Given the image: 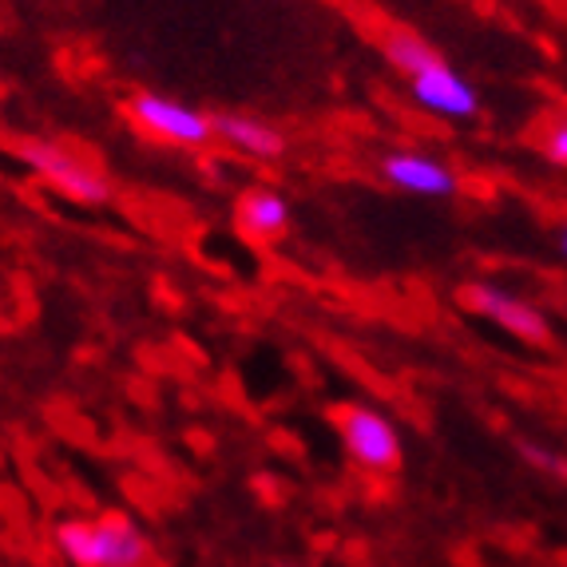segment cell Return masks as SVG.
Segmentation results:
<instances>
[{
  "instance_id": "5",
  "label": "cell",
  "mask_w": 567,
  "mask_h": 567,
  "mask_svg": "<svg viewBox=\"0 0 567 567\" xmlns=\"http://www.w3.org/2000/svg\"><path fill=\"white\" fill-rule=\"evenodd\" d=\"M409 80V95L425 112L441 115V120H473L481 112V95L468 80L456 72L453 64H445V56H433L425 68H416Z\"/></svg>"
},
{
  "instance_id": "9",
  "label": "cell",
  "mask_w": 567,
  "mask_h": 567,
  "mask_svg": "<svg viewBox=\"0 0 567 567\" xmlns=\"http://www.w3.org/2000/svg\"><path fill=\"white\" fill-rule=\"evenodd\" d=\"M210 120H215L218 140L238 155H250V159H278V155L286 152V135L278 132L275 123L258 120V115L223 112V115H210Z\"/></svg>"
},
{
  "instance_id": "11",
  "label": "cell",
  "mask_w": 567,
  "mask_h": 567,
  "mask_svg": "<svg viewBox=\"0 0 567 567\" xmlns=\"http://www.w3.org/2000/svg\"><path fill=\"white\" fill-rule=\"evenodd\" d=\"M381 52H385V60L398 68L401 76H413L416 68H425L433 56H441V52H433L425 40L416 37V32H409V29L385 32V37H381Z\"/></svg>"
},
{
  "instance_id": "13",
  "label": "cell",
  "mask_w": 567,
  "mask_h": 567,
  "mask_svg": "<svg viewBox=\"0 0 567 567\" xmlns=\"http://www.w3.org/2000/svg\"><path fill=\"white\" fill-rule=\"evenodd\" d=\"M539 152L548 155L556 167H567V115L551 120V127H544V135H539Z\"/></svg>"
},
{
  "instance_id": "7",
  "label": "cell",
  "mask_w": 567,
  "mask_h": 567,
  "mask_svg": "<svg viewBox=\"0 0 567 567\" xmlns=\"http://www.w3.org/2000/svg\"><path fill=\"white\" fill-rule=\"evenodd\" d=\"M152 539L127 512H100L95 516V567H147Z\"/></svg>"
},
{
  "instance_id": "12",
  "label": "cell",
  "mask_w": 567,
  "mask_h": 567,
  "mask_svg": "<svg viewBox=\"0 0 567 567\" xmlns=\"http://www.w3.org/2000/svg\"><path fill=\"white\" fill-rule=\"evenodd\" d=\"M520 456L536 468V473L544 476H556V481H567V461L559 453H551V449L544 445H528V441H520Z\"/></svg>"
},
{
  "instance_id": "1",
  "label": "cell",
  "mask_w": 567,
  "mask_h": 567,
  "mask_svg": "<svg viewBox=\"0 0 567 567\" xmlns=\"http://www.w3.org/2000/svg\"><path fill=\"white\" fill-rule=\"evenodd\" d=\"M330 421L338 429V441L346 445L353 464H361L365 473H398L401 468V433L381 409L365 405V401H338L330 409Z\"/></svg>"
},
{
  "instance_id": "15",
  "label": "cell",
  "mask_w": 567,
  "mask_h": 567,
  "mask_svg": "<svg viewBox=\"0 0 567 567\" xmlns=\"http://www.w3.org/2000/svg\"><path fill=\"white\" fill-rule=\"evenodd\" d=\"M275 567H293V564H275Z\"/></svg>"
},
{
  "instance_id": "8",
  "label": "cell",
  "mask_w": 567,
  "mask_h": 567,
  "mask_svg": "<svg viewBox=\"0 0 567 567\" xmlns=\"http://www.w3.org/2000/svg\"><path fill=\"white\" fill-rule=\"evenodd\" d=\"M235 227L246 243H278L290 230V199L275 187H246L235 203Z\"/></svg>"
},
{
  "instance_id": "14",
  "label": "cell",
  "mask_w": 567,
  "mask_h": 567,
  "mask_svg": "<svg viewBox=\"0 0 567 567\" xmlns=\"http://www.w3.org/2000/svg\"><path fill=\"white\" fill-rule=\"evenodd\" d=\"M559 250H564V258H567V223H564V230H559Z\"/></svg>"
},
{
  "instance_id": "10",
  "label": "cell",
  "mask_w": 567,
  "mask_h": 567,
  "mask_svg": "<svg viewBox=\"0 0 567 567\" xmlns=\"http://www.w3.org/2000/svg\"><path fill=\"white\" fill-rule=\"evenodd\" d=\"M52 539L72 567H95V516H68L52 528Z\"/></svg>"
},
{
  "instance_id": "3",
  "label": "cell",
  "mask_w": 567,
  "mask_h": 567,
  "mask_svg": "<svg viewBox=\"0 0 567 567\" xmlns=\"http://www.w3.org/2000/svg\"><path fill=\"white\" fill-rule=\"evenodd\" d=\"M127 115L143 135H152L171 147H207L215 140V120L203 115L199 107L167 100V95L140 92L127 100Z\"/></svg>"
},
{
  "instance_id": "4",
  "label": "cell",
  "mask_w": 567,
  "mask_h": 567,
  "mask_svg": "<svg viewBox=\"0 0 567 567\" xmlns=\"http://www.w3.org/2000/svg\"><path fill=\"white\" fill-rule=\"evenodd\" d=\"M461 306L484 322H492L496 330H504L508 338L524 341V346H551V326L548 318L536 310L532 302L516 298V293L501 290L492 282H468L461 290Z\"/></svg>"
},
{
  "instance_id": "2",
  "label": "cell",
  "mask_w": 567,
  "mask_h": 567,
  "mask_svg": "<svg viewBox=\"0 0 567 567\" xmlns=\"http://www.w3.org/2000/svg\"><path fill=\"white\" fill-rule=\"evenodd\" d=\"M20 163H29L40 179L52 190H60L64 199L84 203V207H104L112 199V183L100 175L95 167H87L84 159L68 152L56 140H20L17 143Z\"/></svg>"
},
{
  "instance_id": "6",
  "label": "cell",
  "mask_w": 567,
  "mask_h": 567,
  "mask_svg": "<svg viewBox=\"0 0 567 567\" xmlns=\"http://www.w3.org/2000/svg\"><path fill=\"white\" fill-rule=\"evenodd\" d=\"M381 179L389 187L405 190V195H416V199H449L461 190V179L449 163L433 159L425 152H413V147H401V152H389L385 159L378 163Z\"/></svg>"
}]
</instances>
